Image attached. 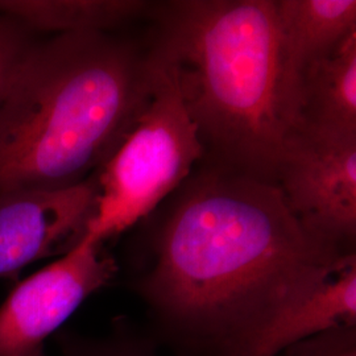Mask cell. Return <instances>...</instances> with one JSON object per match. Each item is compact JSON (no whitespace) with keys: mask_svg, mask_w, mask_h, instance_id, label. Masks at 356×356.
Returning <instances> with one entry per match:
<instances>
[{"mask_svg":"<svg viewBox=\"0 0 356 356\" xmlns=\"http://www.w3.org/2000/svg\"><path fill=\"white\" fill-rule=\"evenodd\" d=\"M355 254L321 239L277 184L229 169L185 191L141 293L166 323L219 356H250L270 327Z\"/></svg>","mask_w":356,"mask_h":356,"instance_id":"cell-1","label":"cell"},{"mask_svg":"<svg viewBox=\"0 0 356 356\" xmlns=\"http://www.w3.org/2000/svg\"><path fill=\"white\" fill-rule=\"evenodd\" d=\"M153 78L151 53L108 33L38 42L0 106V193L86 181L140 116Z\"/></svg>","mask_w":356,"mask_h":356,"instance_id":"cell-2","label":"cell"},{"mask_svg":"<svg viewBox=\"0 0 356 356\" xmlns=\"http://www.w3.org/2000/svg\"><path fill=\"white\" fill-rule=\"evenodd\" d=\"M157 16L152 53L175 69L204 147L226 169L275 182L291 131L275 1L179 0Z\"/></svg>","mask_w":356,"mask_h":356,"instance_id":"cell-3","label":"cell"},{"mask_svg":"<svg viewBox=\"0 0 356 356\" xmlns=\"http://www.w3.org/2000/svg\"><path fill=\"white\" fill-rule=\"evenodd\" d=\"M151 56L149 101L97 176V209L86 232L103 243L151 214L204 157V143L175 69L152 51Z\"/></svg>","mask_w":356,"mask_h":356,"instance_id":"cell-4","label":"cell"},{"mask_svg":"<svg viewBox=\"0 0 356 356\" xmlns=\"http://www.w3.org/2000/svg\"><path fill=\"white\" fill-rule=\"evenodd\" d=\"M275 182L306 229L342 250L355 239L356 136L292 129Z\"/></svg>","mask_w":356,"mask_h":356,"instance_id":"cell-5","label":"cell"},{"mask_svg":"<svg viewBox=\"0 0 356 356\" xmlns=\"http://www.w3.org/2000/svg\"><path fill=\"white\" fill-rule=\"evenodd\" d=\"M103 242L86 235L19 282L0 306V356H45V341L118 270Z\"/></svg>","mask_w":356,"mask_h":356,"instance_id":"cell-6","label":"cell"},{"mask_svg":"<svg viewBox=\"0 0 356 356\" xmlns=\"http://www.w3.org/2000/svg\"><path fill=\"white\" fill-rule=\"evenodd\" d=\"M97 200L95 176L63 189L0 193V277L76 247L86 235Z\"/></svg>","mask_w":356,"mask_h":356,"instance_id":"cell-7","label":"cell"},{"mask_svg":"<svg viewBox=\"0 0 356 356\" xmlns=\"http://www.w3.org/2000/svg\"><path fill=\"white\" fill-rule=\"evenodd\" d=\"M280 47L281 86L289 128L298 79L307 65L356 32L355 0L275 1ZM291 132V131H289Z\"/></svg>","mask_w":356,"mask_h":356,"instance_id":"cell-8","label":"cell"},{"mask_svg":"<svg viewBox=\"0 0 356 356\" xmlns=\"http://www.w3.org/2000/svg\"><path fill=\"white\" fill-rule=\"evenodd\" d=\"M296 128L356 136V32L301 73L294 101Z\"/></svg>","mask_w":356,"mask_h":356,"instance_id":"cell-9","label":"cell"},{"mask_svg":"<svg viewBox=\"0 0 356 356\" xmlns=\"http://www.w3.org/2000/svg\"><path fill=\"white\" fill-rule=\"evenodd\" d=\"M342 326H356V261L323 281L270 327L250 356H275L293 344Z\"/></svg>","mask_w":356,"mask_h":356,"instance_id":"cell-10","label":"cell"},{"mask_svg":"<svg viewBox=\"0 0 356 356\" xmlns=\"http://www.w3.org/2000/svg\"><path fill=\"white\" fill-rule=\"evenodd\" d=\"M136 0H0V13L29 31L69 33H108L149 8Z\"/></svg>","mask_w":356,"mask_h":356,"instance_id":"cell-11","label":"cell"},{"mask_svg":"<svg viewBox=\"0 0 356 356\" xmlns=\"http://www.w3.org/2000/svg\"><path fill=\"white\" fill-rule=\"evenodd\" d=\"M36 44L32 31L0 13V106Z\"/></svg>","mask_w":356,"mask_h":356,"instance_id":"cell-12","label":"cell"},{"mask_svg":"<svg viewBox=\"0 0 356 356\" xmlns=\"http://www.w3.org/2000/svg\"><path fill=\"white\" fill-rule=\"evenodd\" d=\"M58 343L63 356H149L143 353L136 344L116 337L103 341H91L61 334L58 335Z\"/></svg>","mask_w":356,"mask_h":356,"instance_id":"cell-13","label":"cell"},{"mask_svg":"<svg viewBox=\"0 0 356 356\" xmlns=\"http://www.w3.org/2000/svg\"><path fill=\"white\" fill-rule=\"evenodd\" d=\"M331 356H356V346L347 347V348H344L342 351H339V353H337V354Z\"/></svg>","mask_w":356,"mask_h":356,"instance_id":"cell-14","label":"cell"}]
</instances>
